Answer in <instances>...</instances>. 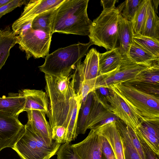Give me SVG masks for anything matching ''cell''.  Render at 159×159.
<instances>
[{"instance_id": "cell-1", "label": "cell", "mask_w": 159, "mask_h": 159, "mask_svg": "<svg viewBox=\"0 0 159 159\" xmlns=\"http://www.w3.org/2000/svg\"><path fill=\"white\" fill-rule=\"evenodd\" d=\"M89 0H64L57 7L52 27L54 33L88 35L92 21L87 9Z\"/></svg>"}, {"instance_id": "cell-2", "label": "cell", "mask_w": 159, "mask_h": 159, "mask_svg": "<svg viewBox=\"0 0 159 159\" xmlns=\"http://www.w3.org/2000/svg\"><path fill=\"white\" fill-rule=\"evenodd\" d=\"M108 88L124 100L140 121H159V96L140 91L126 82Z\"/></svg>"}, {"instance_id": "cell-3", "label": "cell", "mask_w": 159, "mask_h": 159, "mask_svg": "<svg viewBox=\"0 0 159 159\" xmlns=\"http://www.w3.org/2000/svg\"><path fill=\"white\" fill-rule=\"evenodd\" d=\"M92 45L89 41L86 43L79 42L59 48L46 56L44 63L39 68L45 74L55 76L70 75L81 63L82 58Z\"/></svg>"}, {"instance_id": "cell-4", "label": "cell", "mask_w": 159, "mask_h": 159, "mask_svg": "<svg viewBox=\"0 0 159 159\" xmlns=\"http://www.w3.org/2000/svg\"><path fill=\"white\" fill-rule=\"evenodd\" d=\"M120 12L117 8L103 9L90 25L89 41L93 44L105 48L107 51L116 47L118 39L117 23Z\"/></svg>"}, {"instance_id": "cell-5", "label": "cell", "mask_w": 159, "mask_h": 159, "mask_svg": "<svg viewBox=\"0 0 159 159\" xmlns=\"http://www.w3.org/2000/svg\"><path fill=\"white\" fill-rule=\"evenodd\" d=\"M82 98L75 94L69 100L49 105L47 115L52 128L62 126L66 129V143H69L76 138L79 110Z\"/></svg>"}, {"instance_id": "cell-6", "label": "cell", "mask_w": 159, "mask_h": 159, "mask_svg": "<svg viewBox=\"0 0 159 159\" xmlns=\"http://www.w3.org/2000/svg\"><path fill=\"white\" fill-rule=\"evenodd\" d=\"M12 148L21 159H49L56 154L61 145L54 141L47 145L26 124Z\"/></svg>"}, {"instance_id": "cell-7", "label": "cell", "mask_w": 159, "mask_h": 159, "mask_svg": "<svg viewBox=\"0 0 159 159\" xmlns=\"http://www.w3.org/2000/svg\"><path fill=\"white\" fill-rule=\"evenodd\" d=\"M51 35L32 28L23 35L16 36V44L25 52L27 60L46 57L48 54L51 41Z\"/></svg>"}, {"instance_id": "cell-8", "label": "cell", "mask_w": 159, "mask_h": 159, "mask_svg": "<svg viewBox=\"0 0 159 159\" xmlns=\"http://www.w3.org/2000/svg\"><path fill=\"white\" fill-rule=\"evenodd\" d=\"M46 93L49 105L69 100L76 93L75 73L68 75H52L45 74Z\"/></svg>"}, {"instance_id": "cell-9", "label": "cell", "mask_w": 159, "mask_h": 159, "mask_svg": "<svg viewBox=\"0 0 159 159\" xmlns=\"http://www.w3.org/2000/svg\"><path fill=\"white\" fill-rule=\"evenodd\" d=\"M85 129L98 128L105 124L120 120L111 110L108 102L101 99L94 90Z\"/></svg>"}, {"instance_id": "cell-10", "label": "cell", "mask_w": 159, "mask_h": 159, "mask_svg": "<svg viewBox=\"0 0 159 159\" xmlns=\"http://www.w3.org/2000/svg\"><path fill=\"white\" fill-rule=\"evenodd\" d=\"M147 68L134 63L128 58H123L121 65L116 72L107 76L97 78L95 90L99 87L108 88L111 84L132 80Z\"/></svg>"}, {"instance_id": "cell-11", "label": "cell", "mask_w": 159, "mask_h": 159, "mask_svg": "<svg viewBox=\"0 0 159 159\" xmlns=\"http://www.w3.org/2000/svg\"><path fill=\"white\" fill-rule=\"evenodd\" d=\"M107 101L113 114L134 131L139 124V117L130 108L124 100L110 88Z\"/></svg>"}, {"instance_id": "cell-12", "label": "cell", "mask_w": 159, "mask_h": 159, "mask_svg": "<svg viewBox=\"0 0 159 159\" xmlns=\"http://www.w3.org/2000/svg\"><path fill=\"white\" fill-rule=\"evenodd\" d=\"M64 0H30L27 3L20 16L13 24V32L23 24L33 20L38 15L59 6Z\"/></svg>"}, {"instance_id": "cell-13", "label": "cell", "mask_w": 159, "mask_h": 159, "mask_svg": "<svg viewBox=\"0 0 159 159\" xmlns=\"http://www.w3.org/2000/svg\"><path fill=\"white\" fill-rule=\"evenodd\" d=\"M72 146L81 159H107L101 148L99 135L95 129H91L85 139Z\"/></svg>"}, {"instance_id": "cell-14", "label": "cell", "mask_w": 159, "mask_h": 159, "mask_svg": "<svg viewBox=\"0 0 159 159\" xmlns=\"http://www.w3.org/2000/svg\"><path fill=\"white\" fill-rule=\"evenodd\" d=\"M28 118L27 125L48 145L54 142L52 138V129L46 118V113L40 111L32 110L26 111Z\"/></svg>"}, {"instance_id": "cell-15", "label": "cell", "mask_w": 159, "mask_h": 159, "mask_svg": "<svg viewBox=\"0 0 159 159\" xmlns=\"http://www.w3.org/2000/svg\"><path fill=\"white\" fill-rule=\"evenodd\" d=\"M22 131L11 117L0 112V152L12 148Z\"/></svg>"}, {"instance_id": "cell-16", "label": "cell", "mask_w": 159, "mask_h": 159, "mask_svg": "<svg viewBox=\"0 0 159 159\" xmlns=\"http://www.w3.org/2000/svg\"><path fill=\"white\" fill-rule=\"evenodd\" d=\"M18 93L25 99L21 112L36 110L44 111L48 114L49 102L46 92L42 90L24 89L19 90Z\"/></svg>"}, {"instance_id": "cell-17", "label": "cell", "mask_w": 159, "mask_h": 159, "mask_svg": "<svg viewBox=\"0 0 159 159\" xmlns=\"http://www.w3.org/2000/svg\"><path fill=\"white\" fill-rule=\"evenodd\" d=\"M98 53L95 48H91L87 53L83 62L77 66L75 73L79 77V81L99 76Z\"/></svg>"}, {"instance_id": "cell-18", "label": "cell", "mask_w": 159, "mask_h": 159, "mask_svg": "<svg viewBox=\"0 0 159 159\" xmlns=\"http://www.w3.org/2000/svg\"><path fill=\"white\" fill-rule=\"evenodd\" d=\"M116 121L96 129L98 133L104 136L110 145L116 159H125L121 138Z\"/></svg>"}, {"instance_id": "cell-19", "label": "cell", "mask_w": 159, "mask_h": 159, "mask_svg": "<svg viewBox=\"0 0 159 159\" xmlns=\"http://www.w3.org/2000/svg\"><path fill=\"white\" fill-rule=\"evenodd\" d=\"M122 59L119 47L103 53L99 52V76H107L116 72L119 69Z\"/></svg>"}, {"instance_id": "cell-20", "label": "cell", "mask_w": 159, "mask_h": 159, "mask_svg": "<svg viewBox=\"0 0 159 159\" xmlns=\"http://www.w3.org/2000/svg\"><path fill=\"white\" fill-rule=\"evenodd\" d=\"M117 34L120 54L123 58H128L129 49L134 43V34L131 22L123 18L120 13L117 23Z\"/></svg>"}, {"instance_id": "cell-21", "label": "cell", "mask_w": 159, "mask_h": 159, "mask_svg": "<svg viewBox=\"0 0 159 159\" xmlns=\"http://www.w3.org/2000/svg\"><path fill=\"white\" fill-rule=\"evenodd\" d=\"M25 99L19 93H10L7 96L0 98V111L13 116H18L21 113Z\"/></svg>"}, {"instance_id": "cell-22", "label": "cell", "mask_w": 159, "mask_h": 159, "mask_svg": "<svg viewBox=\"0 0 159 159\" xmlns=\"http://www.w3.org/2000/svg\"><path fill=\"white\" fill-rule=\"evenodd\" d=\"M127 57L134 63L146 67L159 63V57L139 46L134 42L129 49Z\"/></svg>"}, {"instance_id": "cell-23", "label": "cell", "mask_w": 159, "mask_h": 159, "mask_svg": "<svg viewBox=\"0 0 159 159\" xmlns=\"http://www.w3.org/2000/svg\"><path fill=\"white\" fill-rule=\"evenodd\" d=\"M142 35L159 40V18L151 0H148L146 20Z\"/></svg>"}, {"instance_id": "cell-24", "label": "cell", "mask_w": 159, "mask_h": 159, "mask_svg": "<svg viewBox=\"0 0 159 159\" xmlns=\"http://www.w3.org/2000/svg\"><path fill=\"white\" fill-rule=\"evenodd\" d=\"M16 36L10 28L0 31V70L9 57L11 49L16 44Z\"/></svg>"}, {"instance_id": "cell-25", "label": "cell", "mask_w": 159, "mask_h": 159, "mask_svg": "<svg viewBox=\"0 0 159 159\" xmlns=\"http://www.w3.org/2000/svg\"><path fill=\"white\" fill-rule=\"evenodd\" d=\"M58 6L36 16L32 21V28L34 30L43 31L52 35L53 20Z\"/></svg>"}, {"instance_id": "cell-26", "label": "cell", "mask_w": 159, "mask_h": 159, "mask_svg": "<svg viewBox=\"0 0 159 159\" xmlns=\"http://www.w3.org/2000/svg\"><path fill=\"white\" fill-rule=\"evenodd\" d=\"M116 121L121 138L125 159H141L130 141L127 125L120 120Z\"/></svg>"}, {"instance_id": "cell-27", "label": "cell", "mask_w": 159, "mask_h": 159, "mask_svg": "<svg viewBox=\"0 0 159 159\" xmlns=\"http://www.w3.org/2000/svg\"><path fill=\"white\" fill-rule=\"evenodd\" d=\"M93 97V92L89 93L84 102H81L79 110L77 123L76 134H84L86 131V124L89 114Z\"/></svg>"}, {"instance_id": "cell-28", "label": "cell", "mask_w": 159, "mask_h": 159, "mask_svg": "<svg viewBox=\"0 0 159 159\" xmlns=\"http://www.w3.org/2000/svg\"><path fill=\"white\" fill-rule=\"evenodd\" d=\"M148 0H143L131 21L134 35H142L146 20Z\"/></svg>"}, {"instance_id": "cell-29", "label": "cell", "mask_w": 159, "mask_h": 159, "mask_svg": "<svg viewBox=\"0 0 159 159\" xmlns=\"http://www.w3.org/2000/svg\"><path fill=\"white\" fill-rule=\"evenodd\" d=\"M134 42L139 46L159 57V40L141 35H134Z\"/></svg>"}, {"instance_id": "cell-30", "label": "cell", "mask_w": 159, "mask_h": 159, "mask_svg": "<svg viewBox=\"0 0 159 159\" xmlns=\"http://www.w3.org/2000/svg\"><path fill=\"white\" fill-rule=\"evenodd\" d=\"M125 82H142L159 84V63L147 68L134 79Z\"/></svg>"}, {"instance_id": "cell-31", "label": "cell", "mask_w": 159, "mask_h": 159, "mask_svg": "<svg viewBox=\"0 0 159 159\" xmlns=\"http://www.w3.org/2000/svg\"><path fill=\"white\" fill-rule=\"evenodd\" d=\"M143 0H127L120 8H117L121 16L127 20L131 21L139 9Z\"/></svg>"}, {"instance_id": "cell-32", "label": "cell", "mask_w": 159, "mask_h": 159, "mask_svg": "<svg viewBox=\"0 0 159 159\" xmlns=\"http://www.w3.org/2000/svg\"><path fill=\"white\" fill-rule=\"evenodd\" d=\"M134 132L137 135L143 140L153 152L159 156V139L148 133L139 124Z\"/></svg>"}, {"instance_id": "cell-33", "label": "cell", "mask_w": 159, "mask_h": 159, "mask_svg": "<svg viewBox=\"0 0 159 159\" xmlns=\"http://www.w3.org/2000/svg\"><path fill=\"white\" fill-rule=\"evenodd\" d=\"M97 78L79 81V87L76 93L81 97L82 101L84 102L88 94L95 90Z\"/></svg>"}, {"instance_id": "cell-34", "label": "cell", "mask_w": 159, "mask_h": 159, "mask_svg": "<svg viewBox=\"0 0 159 159\" xmlns=\"http://www.w3.org/2000/svg\"><path fill=\"white\" fill-rule=\"evenodd\" d=\"M56 154L57 159H81L69 143H66L61 145Z\"/></svg>"}, {"instance_id": "cell-35", "label": "cell", "mask_w": 159, "mask_h": 159, "mask_svg": "<svg viewBox=\"0 0 159 159\" xmlns=\"http://www.w3.org/2000/svg\"><path fill=\"white\" fill-rule=\"evenodd\" d=\"M127 83L140 91L159 96V84L142 82Z\"/></svg>"}, {"instance_id": "cell-36", "label": "cell", "mask_w": 159, "mask_h": 159, "mask_svg": "<svg viewBox=\"0 0 159 159\" xmlns=\"http://www.w3.org/2000/svg\"><path fill=\"white\" fill-rule=\"evenodd\" d=\"M139 125L148 133L159 139V121H140Z\"/></svg>"}, {"instance_id": "cell-37", "label": "cell", "mask_w": 159, "mask_h": 159, "mask_svg": "<svg viewBox=\"0 0 159 159\" xmlns=\"http://www.w3.org/2000/svg\"><path fill=\"white\" fill-rule=\"evenodd\" d=\"M52 138L57 143H66V129L62 126H55L52 128Z\"/></svg>"}, {"instance_id": "cell-38", "label": "cell", "mask_w": 159, "mask_h": 159, "mask_svg": "<svg viewBox=\"0 0 159 159\" xmlns=\"http://www.w3.org/2000/svg\"><path fill=\"white\" fill-rule=\"evenodd\" d=\"M27 1L25 0H12L8 3L0 7V18L18 7L26 4Z\"/></svg>"}, {"instance_id": "cell-39", "label": "cell", "mask_w": 159, "mask_h": 159, "mask_svg": "<svg viewBox=\"0 0 159 159\" xmlns=\"http://www.w3.org/2000/svg\"><path fill=\"white\" fill-rule=\"evenodd\" d=\"M127 130L129 137L132 144L136 150L141 159H146L140 142L135 133L128 126Z\"/></svg>"}, {"instance_id": "cell-40", "label": "cell", "mask_w": 159, "mask_h": 159, "mask_svg": "<svg viewBox=\"0 0 159 159\" xmlns=\"http://www.w3.org/2000/svg\"><path fill=\"white\" fill-rule=\"evenodd\" d=\"M98 134L99 135L101 148L106 159H116L111 147L107 139L102 135Z\"/></svg>"}, {"instance_id": "cell-41", "label": "cell", "mask_w": 159, "mask_h": 159, "mask_svg": "<svg viewBox=\"0 0 159 159\" xmlns=\"http://www.w3.org/2000/svg\"><path fill=\"white\" fill-rule=\"evenodd\" d=\"M137 136L140 142L146 159H158L159 156L153 152L140 137Z\"/></svg>"}, {"instance_id": "cell-42", "label": "cell", "mask_w": 159, "mask_h": 159, "mask_svg": "<svg viewBox=\"0 0 159 159\" xmlns=\"http://www.w3.org/2000/svg\"><path fill=\"white\" fill-rule=\"evenodd\" d=\"M94 91L101 99L107 102V99L110 95L109 88L101 87L97 88Z\"/></svg>"}, {"instance_id": "cell-43", "label": "cell", "mask_w": 159, "mask_h": 159, "mask_svg": "<svg viewBox=\"0 0 159 159\" xmlns=\"http://www.w3.org/2000/svg\"><path fill=\"white\" fill-rule=\"evenodd\" d=\"M117 1L116 0H102L101 3L103 9H111L116 8L115 4Z\"/></svg>"}, {"instance_id": "cell-44", "label": "cell", "mask_w": 159, "mask_h": 159, "mask_svg": "<svg viewBox=\"0 0 159 159\" xmlns=\"http://www.w3.org/2000/svg\"><path fill=\"white\" fill-rule=\"evenodd\" d=\"M151 1L152 2V3H153V4H154V5H153V6L154 7V9L155 10V11L156 13H157V8H158V6L159 3V0H151Z\"/></svg>"}, {"instance_id": "cell-45", "label": "cell", "mask_w": 159, "mask_h": 159, "mask_svg": "<svg viewBox=\"0 0 159 159\" xmlns=\"http://www.w3.org/2000/svg\"><path fill=\"white\" fill-rule=\"evenodd\" d=\"M12 0H0V7L10 2Z\"/></svg>"}, {"instance_id": "cell-46", "label": "cell", "mask_w": 159, "mask_h": 159, "mask_svg": "<svg viewBox=\"0 0 159 159\" xmlns=\"http://www.w3.org/2000/svg\"><path fill=\"white\" fill-rule=\"evenodd\" d=\"M1 31V30H0V31Z\"/></svg>"}]
</instances>
